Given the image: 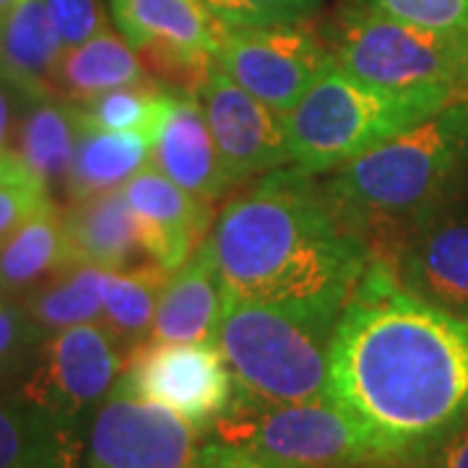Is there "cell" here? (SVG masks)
Listing matches in <instances>:
<instances>
[{
	"instance_id": "12",
	"label": "cell",
	"mask_w": 468,
	"mask_h": 468,
	"mask_svg": "<svg viewBox=\"0 0 468 468\" xmlns=\"http://www.w3.org/2000/svg\"><path fill=\"white\" fill-rule=\"evenodd\" d=\"M201 437L172 409L115 383L91 419L86 468H201Z\"/></svg>"
},
{
	"instance_id": "29",
	"label": "cell",
	"mask_w": 468,
	"mask_h": 468,
	"mask_svg": "<svg viewBox=\"0 0 468 468\" xmlns=\"http://www.w3.org/2000/svg\"><path fill=\"white\" fill-rule=\"evenodd\" d=\"M211 18L229 27H282L307 24L320 11V0H198Z\"/></svg>"
},
{
	"instance_id": "14",
	"label": "cell",
	"mask_w": 468,
	"mask_h": 468,
	"mask_svg": "<svg viewBox=\"0 0 468 468\" xmlns=\"http://www.w3.org/2000/svg\"><path fill=\"white\" fill-rule=\"evenodd\" d=\"M196 97L234 187L292 165L284 115L234 84L217 63Z\"/></svg>"
},
{
	"instance_id": "31",
	"label": "cell",
	"mask_w": 468,
	"mask_h": 468,
	"mask_svg": "<svg viewBox=\"0 0 468 468\" xmlns=\"http://www.w3.org/2000/svg\"><path fill=\"white\" fill-rule=\"evenodd\" d=\"M50 203H55L50 193L27 177L0 180V242H5L27 218Z\"/></svg>"
},
{
	"instance_id": "8",
	"label": "cell",
	"mask_w": 468,
	"mask_h": 468,
	"mask_svg": "<svg viewBox=\"0 0 468 468\" xmlns=\"http://www.w3.org/2000/svg\"><path fill=\"white\" fill-rule=\"evenodd\" d=\"M128 356L101 323H84L45 338L27 380V401L50 414L60 427L89 437L91 419L112 393Z\"/></svg>"
},
{
	"instance_id": "26",
	"label": "cell",
	"mask_w": 468,
	"mask_h": 468,
	"mask_svg": "<svg viewBox=\"0 0 468 468\" xmlns=\"http://www.w3.org/2000/svg\"><path fill=\"white\" fill-rule=\"evenodd\" d=\"M104 273V268L73 263L55 273L50 282L37 286L21 302L48 335L84 323H100Z\"/></svg>"
},
{
	"instance_id": "16",
	"label": "cell",
	"mask_w": 468,
	"mask_h": 468,
	"mask_svg": "<svg viewBox=\"0 0 468 468\" xmlns=\"http://www.w3.org/2000/svg\"><path fill=\"white\" fill-rule=\"evenodd\" d=\"M149 165L190 196L211 206L234 190L196 94H167L162 115L151 131Z\"/></svg>"
},
{
	"instance_id": "6",
	"label": "cell",
	"mask_w": 468,
	"mask_h": 468,
	"mask_svg": "<svg viewBox=\"0 0 468 468\" xmlns=\"http://www.w3.org/2000/svg\"><path fill=\"white\" fill-rule=\"evenodd\" d=\"M320 34L335 66L367 84L468 94V32L403 24L346 0Z\"/></svg>"
},
{
	"instance_id": "28",
	"label": "cell",
	"mask_w": 468,
	"mask_h": 468,
	"mask_svg": "<svg viewBox=\"0 0 468 468\" xmlns=\"http://www.w3.org/2000/svg\"><path fill=\"white\" fill-rule=\"evenodd\" d=\"M48 334L34 323L24 302L0 300V393L16 390L32 372Z\"/></svg>"
},
{
	"instance_id": "37",
	"label": "cell",
	"mask_w": 468,
	"mask_h": 468,
	"mask_svg": "<svg viewBox=\"0 0 468 468\" xmlns=\"http://www.w3.org/2000/svg\"><path fill=\"white\" fill-rule=\"evenodd\" d=\"M356 468H399L396 463H367V466H356Z\"/></svg>"
},
{
	"instance_id": "7",
	"label": "cell",
	"mask_w": 468,
	"mask_h": 468,
	"mask_svg": "<svg viewBox=\"0 0 468 468\" xmlns=\"http://www.w3.org/2000/svg\"><path fill=\"white\" fill-rule=\"evenodd\" d=\"M217 440L252 451L279 468H356L383 463L354 419L325 396L268 403L234 388L229 409L214 424Z\"/></svg>"
},
{
	"instance_id": "19",
	"label": "cell",
	"mask_w": 468,
	"mask_h": 468,
	"mask_svg": "<svg viewBox=\"0 0 468 468\" xmlns=\"http://www.w3.org/2000/svg\"><path fill=\"white\" fill-rule=\"evenodd\" d=\"M84 120L76 101L60 94L27 100L18 115L14 154L24 175L50 196L66 193V180Z\"/></svg>"
},
{
	"instance_id": "17",
	"label": "cell",
	"mask_w": 468,
	"mask_h": 468,
	"mask_svg": "<svg viewBox=\"0 0 468 468\" xmlns=\"http://www.w3.org/2000/svg\"><path fill=\"white\" fill-rule=\"evenodd\" d=\"M227 286L208 242L169 273L146 344H217Z\"/></svg>"
},
{
	"instance_id": "5",
	"label": "cell",
	"mask_w": 468,
	"mask_h": 468,
	"mask_svg": "<svg viewBox=\"0 0 468 468\" xmlns=\"http://www.w3.org/2000/svg\"><path fill=\"white\" fill-rule=\"evenodd\" d=\"M335 313L227 300L217 346L234 388L268 403L328 396Z\"/></svg>"
},
{
	"instance_id": "33",
	"label": "cell",
	"mask_w": 468,
	"mask_h": 468,
	"mask_svg": "<svg viewBox=\"0 0 468 468\" xmlns=\"http://www.w3.org/2000/svg\"><path fill=\"white\" fill-rule=\"evenodd\" d=\"M27 100H29V97H24L16 86L8 84V81L0 76V180L27 177L21 165L16 162V154H14V135H16L18 115H21ZM27 180H29V177H27Z\"/></svg>"
},
{
	"instance_id": "35",
	"label": "cell",
	"mask_w": 468,
	"mask_h": 468,
	"mask_svg": "<svg viewBox=\"0 0 468 468\" xmlns=\"http://www.w3.org/2000/svg\"><path fill=\"white\" fill-rule=\"evenodd\" d=\"M411 468H468V419Z\"/></svg>"
},
{
	"instance_id": "15",
	"label": "cell",
	"mask_w": 468,
	"mask_h": 468,
	"mask_svg": "<svg viewBox=\"0 0 468 468\" xmlns=\"http://www.w3.org/2000/svg\"><path fill=\"white\" fill-rule=\"evenodd\" d=\"M122 196L138 218L146 261L167 271L183 266L214 227L211 203L190 196L151 165L122 185Z\"/></svg>"
},
{
	"instance_id": "10",
	"label": "cell",
	"mask_w": 468,
	"mask_h": 468,
	"mask_svg": "<svg viewBox=\"0 0 468 468\" xmlns=\"http://www.w3.org/2000/svg\"><path fill=\"white\" fill-rule=\"evenodd\" d=\"M110 11L154 81L167 91H198L221 29L198 0H110Z\"/></svg>"
},
{
	"instance_id": "3",
	"label": "cell",
	"mask_w": 468,
	"mask_h": 468,
	"mask_svg": "<svg viewBox=\"0 0 468 468\" xmlns=\"http://www.w3.org/2000/svg\"><path fill=\"white\" fill-rule=\"evenodd\" d=\"M320 190L380 255L406 227L468 196V94L334 169Z\"/></svg>"
},
{
	"instance_id": "24",
	"label": "cell",
	"mask_w": 468,
	"mask_h": 468,
	"mask_svg": "<svg viewBox=\"0 0 468 468\" xmlns=\"http://www.w3.org/2000/svg\"><path fill=\"white\" fill-rule=\"evenodd\" d=\"M151 162V138L128 131H101L86 125L76 141L68 169V201H81L97 193L117 190Z\"/></svg>"
},
{
	"instance_id": "18",
	"label": "cell",
	"mask_w": 468,
	"mask_h": 468,
	"mask_svg": "<svg viewBox=\"0 0 468 468\" xmlns=\"http://www.w3.org/2000/svg\"><path fill=\"white\" fill-rule=\"evenodd\" d=\"M63 229L76 263L120 271L146 261L138 218L125 201L122 187L68 201Z\"/></svg>"
},
{
	"instance_id": "9",
	"label": "cell",
	"mask_w": 468,
	"mask_h": 468,
	"mask_svg": "<svg viewBox=\"0 0 468 468\" xmlns=\"http://www.w3.org/2000/svg\"><path fill=\"white\" fill-rule=\"evenodd\" d=\"M217 63L234 84L286 115L335 66L325 37L307 24L218 29Z\"/></svg>"
},
{
	"instance_id": "13",
	"label": "cell",
	"mask_w": 468,
	"mask_h": 468,
	"mask_svg": "<svg viewBox=\"0 0 468 468\" xmlns=\"http://www.w3.org/2000/svg\"><path fill=\"white\" fill-rule=\"evenodd\" d=\"M375 258L406 292L468 320V196L406 227Z\"/></svg>"
},
{
	"instance_id": "34",
	"label": "cell",
	"mask_w": 468,
	"mask_h": 468,
	"mask_svg": "<svg viewBox=\"0 0 468 468\" xmlns=\"http://www.w3.org/2000/svg\"><path fill=\"white\" fill-rule=\"evenodd\" d=\"M201 468H279L252 451L237 448L221 440H206L201 451Z\"/></svg>"
},
{
	"instance_id": "32",
	"label": "cell",
	"mask_w": 468,
	"mask_h": 468,
	"mask_svg": "<svg viewBox=\"0 0 468 468\" xmlns=\"http://www.w3.org/2000/svg\"><path fill=\"white\" fill-rule=\"evenodd\" d=\"M63 48L81 45L107 27L100 0H45Z\"/></svg>"
},
{
	"instance_id": "20",
	"label": "cell",
	"mask_w": 468,
	"mask_h": 468,
	"mask_svg": "<svg viewBox=\"0 0 468 468\" xmlns=\"http://www.w3.org/2000/svg\"><path fill=\"white\" fill-rule=\"evenodd\" d=\"M63 50L45 0H16L0 18V76L24 97L55 94L52 81Z\"/></svg>"
},
{
	"instance_id": "30",
	"label": "cell",
	"mask_w": 468,
	"mask_h": 468,
	"mask_svg": "<svg viewBox=\"0 0 468 468\" xmlns=\"http://www.w3.org/2000/svg\"><path fill=\"white\" fill-rule=\"evenodd\" d=\"M403 24L435 32H468V0H351Z\"/></svg>"
},
{
	"instance_id": "27",
	"label": "cell",
	"mask_w": 468,
	"mask_h": 468,
	"mask_svg": "<svg viewBox=\"0 0 468 468\" xmlns=\"http://www.w3.org/2000/svg\"><path fill=\"white\" fill-rule=\"evenodd\" d=\"M167 89L156 81L138 86H120L112 91L97 94L91 100L79 101L81 120L101 131H128L151 138V131L162 115L167 100Z\"/></svg>"
},
{
	"instance_id": "11",
	"label": "cell",
	"mask_w": 468,
	"mask_h": 468,
	"mask_svg": "<svg viewBox=\"0 0 468 468\" xmlns=\"http://www.w3.org/2000/svg\"><path fill=\"white\" fill-rule=\"evenodd\" d=\"M117 385L138 399L167 406L198 435H211L234 399V378L217 344H144Z\"/></svg>"
},
{
	"instance_id": "38",
	"label": "cell",
	"mask_w": 468,
	"mask_h": 468,
	"mask_svg": "<svg viewBox=\"0 0 468 468\" xmlns=\"http://www.w3.org/2000/svg\"><path fill=\"white\" fill-rule=\"evenodd\" d=\"M0 300H3V294H0Z\"/></svg>"
},
{
	"instance_id": "4",
	"label": "cell",
	"mask_w": 468,
	"mask_h": 468,
	"mask_svg": "<svg viewBox=\"0 0 468 468\" xmlns=\"http://www.w3.org/2000/svg\"><path fill=\"white\" fill-rule=\"evenodd\" d=\"M461 94L451 89H385L328 68L284 115L292 167L310 177L406 133Z\"/></svg>"
},
{
	"instance_id": "36",
	"label": "cell",
	"mask_w": 468,
	"mask_h": 468,
	"mask_svg": "<svg viewBox=\"0 0 468 468\" xmlns=\"http://www.w3.org/2000/svg\"><path fill=\"white\" fill-rule=\"evenodd\" d=\"M14 3H16V0H0V18L11 11V5H14Z\"/></svg>"
},
{
	"instance_id": "25",
	"label": "cell",
	"mask_w": 468,
	"mask_h": 468,
	"mask_svg": "<svg viewBox=\"0 0 468 468\" xmlns=\"http://www.w3.org/2000/svg\"><path fill=\"white\" fill-rule=\"evenodd\" d=\"M169 273L172 271L151 261L104 273L100 323L112 334L125 356L149 341L156 304Z\"/></svg>"
},
{
	"instance_id": "22",
	"label": "cell",
	"mask_w": 468,
	"mask_h": 468,
	"mask_svg": "<svg viewBox=\"0 0 468 468\" xmlns=\"http://www.w3.org/2000/svg\"><path fill=\"white\" fill-rule=\"evenodd\" d=\"M151 81L154 79L141 63L138 52L131 48V42L115 29L104 27L81 45L63 50L60 63L55 68L52 89L55 94L79 104L120 86L151 84Z\"/></svg>"
},
{
	"instance_id": "21",
	"label": "cell",
	"mask_w": 468,
	"mask_h": 468,
	"mask_svg": "<svg viewBox=\"0 0 468 468\" xmlns=\"http://www.w3.org/2000/svg\"><path fill=\"white\" fill-rule=\"evenodd\" d=\"M86 440L16 390L0 393V468H86Z\"/></svg>"
},
{
	"instance_id": "2",
	"label": "cell",
	"mask_w": 468,
	"mask_h": 468,
	"mask_svg": "<svg viewBox=\"0 0 468 468\" xmlns=\"http://www.w3.org/2000/svg\"><path fill=\"white\" fill-rule=\"evenodd\" d=\"M229 300L341 315L372 261L320 183L289 165L232 196L206 237Z\"/></svg>"
},
{
	"instance_id": "23",
	"label": "cell",
	"mask_w": 468,
	"mask_h": 468,
	"mask_svg": "<svg viewBox=\"0 0 468 468\" xmlns=\"http://www.w3.org/2000/svg\"><path fill=\"white\" fill-rule=\"evenodd\" d=\"M73 263L63 229V208L50 203L0 242V294L24 300Z\"/></svg>"
},
{
	"instance_id": "1",
	"label": "cell",
	"mask_w": 468,
	"mask_h": 468,
	"mask_svg": "<svg viewBox=\"0 0 468 468\" xmlns=\"http://www.w3.org/2000/svg\"><path fill=\"white\" fill-rule=\"evenodd\" d=\"M328 396L383 463L414 466L468 419V320L372 258L335 325Z\"/></svg>"
}]
</instances>
